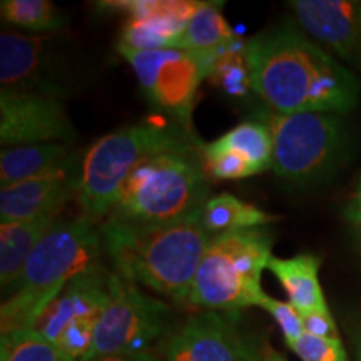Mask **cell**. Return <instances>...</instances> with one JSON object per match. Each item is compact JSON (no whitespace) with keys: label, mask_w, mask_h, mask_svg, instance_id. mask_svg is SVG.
<instances>
[{"label":"cell","mask_w":361,"mask_h":361,"mask_svg":"<svg viewBox=\"0 0 361 361\" xmlns=\"http://www.w3.org/2000/svg\"><path fill=\"white\" fill-rule=\"evenodd\" d=\"M238 313L202 311L171 333L159 361H252L259 340L241 328Z\"/></svg>","instance_id":"30bf717a"},{"label":"cell","mask_w":361,"mask_h":361,"mask_svg":"<svg viewBox=\"0 0 361 361\" xmlns=\"http://www.w3.org/2000/svg\"><path fill=\"white\" fill-rule=\"evenodd\" d=\"M61 214H47L29 221L0 226V284L7 293L19 279L22 269L39 243L51 231Z\"/></svg>","instance_id":"ac0fdd59"},{"label":"cell","mask_w":361,"mask_h":361,"mask_svg":"<svg viewBox=\"0 0 361 361\" xmlns=\"http://www.w3.org/2000/svg\"><path fill=\"white\" fill-rule=\"evenodd\" d=\"M252 361H288L286 358L281 353H278V351H274L268 343H263L259 341L258 345V350H256V355H255V360Z\"/></svg>","instance_id":"1f68e13d"},{"label":"cell","mask_w":361,"mask_h":361,"mask_svg":"<svg viewBox=\"0 0 361 361\" xmlns=\"http://www.w3.org/2000/svg\"><path fill=\"white\" fill-rule=\"evenodd\" d=\"M319 266L322 259L318 256L303 252L293 258L271 256L266 269H269L281 283L290 305L295 306L298 313L308 314L313 311L328 310L319 283Z\"/></svg>","instance_id":"e0dca14e"},{"label":"cell","mask_w":361,"mask_h":361,"mask_svg":"<svg viewBox=\"0 0 361 361\" xmlns=\"http://www.w3.org/2000/svg\"><path fill=\"white\" fill-rule=\"evenodd\" d=\"M171 306L139 290L116 273L109 278V300L99 316L94 341L80 361L106 355H149L171 322Z\"/></svg>","instance_id":"ba28073f"},{"label":"cell","mask_w":361,"mask_h":361,"mask_svg":"<svg viewBox=\"0 0 361 361\" xmlns=\"http://www.w3.org/2000/svg\"><path fill=\"white\" fill-rule=\"evenodd\" d=\"M201 4L197 0H124L104 2L101 7L128 13L117 47L161 51L176 47L179 35Z\"/></svg>","instance_id":"7c38bea8"},{"label":"cell","mask_w":361,"mask_h":361,"mask_svg":"<svg viewBox=\"0 0 361 361\" xmlns=\"http://www.w3.org/2000/svg\"><path fill=\"white\" fill-rule=\"evenodd\" d=\"M301 318H303L305 333H310V335L319 338H340L338 336L335 318L329 313V308L313 311V313L308 314H301Z\"/></svg>","instance_id":"f1b7e54d"},{"label":"cell","mask_w":361,"mask_h":361,"mask_svg":"<svg viewBox=\"0 0 361 361\" xmlns=\"http://www.w3.org/2000/svg\"><path fill=\"white\" fill-rule=\"evenodd\" d=\"M209 146L245 157L258 174L273 164V139L268 128L258 119L238 124L229 133L209 142Z\"/></svg>","instance_id":"7402d4cb"},{"label":"cell","mask_w":361,"mask_h":361,"mask_svg":"<svg viewBox=\"0 0 361 361\" xmlns=\"http://www.w3.org/2000/svg\"><path fill=\"white\" fill-rule=\"evenodd\" d=\"M97 319H78L64 328L61 336L57 338L56 345L72 361H80L89 353L94 341V331H96Z\"/></svg>","instance_id":"4316f807"},{"label":"cell","mask_w":361,"mask_h":361,"mask_svg":"<svg viewBox=\"0 0 361 361\" xmlns=\"http://www.w3.org/2000/svg\"><path fill=\"white\" fill-rule=\"evenodd\" d=\"M245 52L252 92L274 114H341L360 101V80L291 22L252 37Z\"/></svg>","instance_id":"6da1fadb"},{"label":"cell","mask_w":361,"mask_h":361,"mask_svg":"<svg viewBox=\"0 0 361 361\" xmlns=\"http://www.w3.org/2000/svg\"><path fill=\"white\" fill-rule=\"evenodd\" d=\"M101 226L85 214L59 219L39 243L0 308L2 335L34 329L72 279L101 264Z\"/></svg>","instance_id":"3957f363"},{"label":"cell","mask_w":361,"mask_h":361,"mask_svg":"<svg viewBox=\"0 0 361 361\" xmlns=\"http://www.w3.org/2000/svg\"><path fill=\"white\" fill-rule=\"evenodd\" d=\"M87 361H159V358L154 355H106L97 356V358L87 360Z\"/></svg>","instance_id":"d6a6232c"},{"label":"cell","mask_w":361,"mask_h":361,"mask_svg":"<svg viewBox=\"0 0 361 361\" xmlns=\"http://www.w3.org/2000/svg\"><path fill=\"white\" fill-rule=\"evenodd\" d=\"M350 236H351V241H353L356 255L361 258V223L350 224Z\"/></svg>","instance_id":"836d02e7"},{"label":"cell","mask_w":361,"mask_h":361,"mask_svg":"<svg viewBox=\"0 0 361 361\" xmlns=\"http://www.w3.org/2000/svg\"><path fill=\"white\" fill-rule=\"evenodd\" d=\"M80 166H82V157L75 152L62 168L52 173L0 189L2 223L61 214L71 197H78Z\"/></svg>","instance_id":"4fadbf2b"},{"label":"cell","mask_w":361,"mask_h":361,"mask_svg":"<svg viewBox=\"0 0 361 361\" xmlns=\"http://www.w3.org/2000/svg\"><path fill=\"white\" fill-rule=\"evenodd\" d=\"M0 361H72L56 343L37 329H20L2 335Z\"/></svg>","instance_id":"cb8c5ba5"},{"label":"cell","mask_w":361,"mask_h":361,"mask_svg":"<svg viewBox=\"0 0 361 361\" xmlns=\"http://www.w3.org/2000/svg\"><path fill=\"white\" fill-rule=\"evenodd\" d=\"M346 333L356 361H361V316H351L346 322Z\"/></svg>","instance_id":"f546056e"},{"label":"cell","mask_w":361,"mask_h":361,"mask_svg":"<svg viewBox=\"0 0 361 361\" xmlns=\"http://www.w3.org/2000/svg\"><path fill=\"white\" fill-rule=\"evenodd\" d=\"M234 44L236 34L223 16L219 4L202 2L184 27L174 49L216 59Z\"/></svg>","instance_id":"ffe728a7"},{"label":"cell","mask_w":361,"mask_h":361,"mask_svg":"<svg viewBox=\"0 0 361 361\" xmlns=\"http://www.w3.org/2000/svg\"><path fill=\"white\" fill-rule=\"evenodd\" d=\"M290 6L311 37L361 66V0H293Z\"/></svg>","instance_id":"5bb4252c"},{"label":"cell","mask_w":361,"mask_h":361,"mask_svg":"<svg viewBox=\"0 0 361 361\" xmlns=\"http://www.w3.org/2000/svg\"><path fill=\"white\" fill-rule=\"evenodd\" d=\"M75 129L64 102L29 90H0V142L4 147L29 144H72Z\"/></svg>","instance_id":"8fae6325"},{"label":"cell","mask_w":361,"mask_h":361,"mask_svg":"<svg viewBox=\"0 0 361 361\" xmlns=\"http://www.w3.org/2000/svg\"><path fill=\"white\" fill-rule=\"evenodd\" d=\"M256 119L268 128L273 139L271 169L293 188H314L329 179L348 152V134L336 114H274L266 109Z\"/></svg>","instance_id":"52a82bcc"},{"label":"cell","mask_w":361,"mask_h":361,"mask_svg":"<svg viewBox=\"0 0 361 361\" xmlns=\"http://www.w3.org/2000/svg\"><path fill=\"white\" fill-rule=\"evenodd\" d=\"M273 233L266 228L211 236L188 303L226 313L250 306L263 308L268 295L261 286V273L273 256Z\"/></svg>","instance_id":"8992f818"},{"label":"cell","mask_w":361,"mask_h":361,"mask_svg":"<svg viewBox=\"0 0 361 361\" xmlns=\"http://www.w3.org/2000/svg\"><path fill=\"white\" fill-rule=\"evenodd\" d=\"M236 45L238 44L231 45V47L226 49V51L216 57L209 78L228 96L245 97L250 90H252L251 72L245 52L246 45H243L241 49H236Z\"/></svg>","instance_id":"d4e9b609"},{"label":"cell","mask_w":361,"mask_h":361,"mask_svg":"<svg viewBox=\"0 0 361 361\" xmlns=\"http://www.w3.org/2000/svg\"><path fill=\"white\" fill-rule=\"evenodd\" d=\"M278 219V216L266 213L261 207L239 200L229 192L209 197L202 207V224L209 236L264 228L276 223Z\"/></svg>","instance_id":"44dd1931"},{"label":"cell","mask_w":361,"mask_h":361,"mask_svg":"<svg viewBox=\"0 0 361 361\" xmlns=\"http://www.w3.org/2000/svg\"><path fill=\"white\" fill-rule=\"evenodd\" d=\"M343 214H345V218L350 224L361 223V179L358 188H356V191L353 192V196H351L350 201L346 202Z\"/></svg>","instance_id":"4dcf8cb0"},{"label":"cell","mask_w":361,"mask_h":361,"mask_svg":"<svg viewBox=\"0 0 361 361\" xmlns=\"http://www.w3.org/2000/svg\"><path fill=\"white\" fill-rule=\"evenodd\" d=\"M191 144L196 142L184 126L157 121L130 124L102 135L82 157L78 191L82 214L94 223L104 221L114 209L126 180L144 161Z\"/></svg>","instance_id":"5b68a950"},{"label":"cell","mask_w":361,"mask_h":361,"mask_svg":"<svg viewBox=\"0 0 361 361\" xmlns=\"http://www.w3.org/2000/svg\"><path fill=\"white\" fill-rule=\"evenodd\" d=\"M109 278L111 273H107L102 264L84 271L52 301L34 329L56 343L72 322L99 319L109 300Z\"/></svg>","instance_id":"9a60e30c"},{"label":"cell","mask_w":361,"mask_h":361,"mask_svg":"<svg viewBox=\"0 0 361 361\" xmlns=\"http://www.w3.org/2000/svg\"><path fill=\"white\" fill-rule=\"evenodd\" d=\"M204 168L196 144L151 156L126 180L106 219L164 224L192 216L209 200Z\"/></svg>","instance_id":"277c9868"},{"label":"cell","mask_w":361,"mask_h":361,"mask_svg":"<svg viewBox=\"0 0 361 361\" xmlns=\"http://www.w3.org/2000/svg\"><path fill=\"white\" fill-rule=\"evenodd\" d=\"M263 308L273 316V319L276 322L279 329H281L284 341H286L288 346H290L291 343H295L298 338L305 333L303 318H301V314L298 313L293 305L268 296L266 298Z\"/></svg>","instance_id":"83f0119b"},{"label":"cell","mask_w":361,"mask_h":361,"mask_svg":"<svg viewBox=\"0 0 361 361\" xmlns=\"http://www.w3.org/2000/svg\"><path fill=\"white\" fill-rule=\"evenodd\" d=\"M69 144H29L4 147L0 152V184L2 188L52 173L74 156Z\"/></svg>","instance_id":"d6986e66"},{"label":"cell","mask_w":361,"mask_h":361,"mask_svg":"<svg viewBox=\"0 0 361 361\" xmlns=\"http://www.w3.org/2000/svg\"><path fill=\"white\" fill-rule=\"evenodd\" d=\"M290 348L303 361H348L340 338H319L303 333Z\"/></svg>","instance_id":"484cf974"},{"label":"cell","mask_w":361,"mask_h":361,"mask_svg":"<svg viewBox=\"0 0 361 361\" xmlns=\"http://www.w3.org/2000/svg\"><path fill=\"white\" fill-rule=\"evenodd\" d=\"M99 226L104 251L117 276L176 303L189 300L194 276L211 239L202 224V209L164 224L104 219Z\"/></svg>","instance_id":"7a4b0ae2"},{"label":"cell","mask_w":361,"mask_h":361,"mask_svg":"<svg viewBox=\"0 0 361 361\" xmlns=\"http://www.w3.org/2000/svg\"><path fill=\"white\" fill-rule=\"evenodd\" d=\"M2 19L29 32H54L66 24V16L49 0H4Z\"/></svg>","instance_id":"603a6c76"},{"label":"cell","mask_w":361,"mask_h":361,"mask_svg":"<svg viewBox=\"0 0 361 361\" xmlns=\"http://www.w3.org/2000/svg\"><path fill=\"white\" fill-rule=\"evenodd\" d=\"M51 39L45 35L2 32L0 35V85L2 90H29L56 96L47 80Z\"/></svg>","instance_id":"2e32d148"},{"label":"cell","mask_w":361,"mask_h":361,"mask_svg":"<svg viewBox=\"0 0 361 361\" xmlns=\"http://www.w3.org/2000/svg\"><path fill=\"white\" fill-rule=\"evenodd\" d=\"M117 51L133 67L144 96L156 107L178 117L180 126L191 129L197 89L211 75L216 59L180 49L130 51L117 47Z\"/></svg>","instance_id":"9c48e42d"}]
</instances>
